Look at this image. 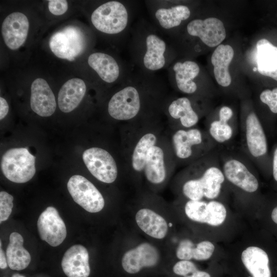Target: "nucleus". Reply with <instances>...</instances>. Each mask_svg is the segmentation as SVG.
Listing matches in <instances>:
<instances>
[{
  "label": "nucleus",
  "mask_w": 277,
  "mask_h": 277,
  "mask_svg": "<svg viewBox=\"0 0 277 277\" xmlns=\"http://www.w3.org/2000/svg\"><path fill=\"white\" fill-rule=\"evenodd\" d=\"M30 106L37 114L43 117L52 115L56 109L54 95L46 80L37 78L31 86Z\"/></svg>",
  "instance_id": "27"
},
{
  "label": "nucleus",
  "mask_w": 277,
  "mask_h": 277,
  "mask_svg": "<svg viewBox=\"0 0 277 277\" xmlns=\"http://www.w3.org/2000/svg\"><path fill=\"white\" fill-rule=\"evenodd\" d=\"M257 71L261 75L271 77L277 81V68L271 71H263L258 69Z\"/></svg>",
  "instance_id": "39"
},
{
  "label": "nucleus",
  "mask_w": 277,
  "mask_h": 277,
  "mask_svg": "<svg viewBox=\"0 0 277 277\" xmlns=\"http://www.w3.org/2000/svg\"><path fill=\"white\" fill-rule=\"evenodd\" d=\"M88 64L101 80L108 84H119L133 69L129 64L119 62L113 56L103 52L91 54Z\"/></svg>",
  "instance_id": "20"
},
{
  "label": "nucleus",
  "mask_w": 277,
  "mask_h": 277,
  "mask_svg": "<svg viewBox=\"0 0 277 277\" xmlns=\"http://www.w3.org/2000/svg\"><path fill=\"white\" fill-rule=\"evenodd\" d=\"M153 24L162 34L169 37L175 34L192 14L189 5L172 1H147Z\"/></svg>",
  "instance_id": "14"
},
{
  "label": "nucleus",
  "mask_w": 277,
  "mask_h": 277,
  "mask_svg": "<svg viewBox=\"0 0 277 277\" xmlns=\"http://www.w3.org/2000/svg\"><path fill=\"white\" fill-rule=\"evenodd\" d=\"M168 136L177 166L185 167L219 147L205 129L197 126L170 130Z\"/></svg>",
  "instance_id": "10"
},
{
  "label": "nucleus",
  "mask_w": 277,
  "mask_h": 277,
  "mask_svg": "<svg viewBox=\"0 0 277 277\" xmlns=\"http://www.w3.org/2000/svg\"><path fill=\"white\" fill-rule=\"evenodd\" d=\"M129 2L111 1L98 6L92 13L91 21L100 32L108 35L130 34L132 9Z\"/></svg>",
  "instance_id": "12"
},
{
  "label": "nucleus",
  "mask_w": 277,
  "mask_h": 277,
  "mask_svg": "<svg viewBox=\"0 0 277 277\" xmlns=\"http://www.w3.org/2000/svg\"><path fill=\"white\" fill-rule=\"evenodd\" d=\"M256 48V69L271 71L277 68V47L265 38L258 41Z\"/></svg>",
  "instance_id": "34"
},
{
  "label": "nucleus",
  "mask_w": 277,
  "mask_h": 277,
  "mask_svg": "<svg viewBox=\"0 0 277 277\" xmlns=\"http://www.w3.org/2000/svg\"><path fill=\"white\" fill-rule=\"evenodd\" d=\"M9 111V105L6 100L2 97H0V119L2 120L7 114Z\"/></svg>",
  "instance_id": "38"
},
{
  "label": "nucleus",
  "mask_w": 277,
  "mask_h": 277,
  "mask_svg": "<svg viewBox=\"0 0 277 277\" xmlns=\"http://www.w3.org/2000/svg\"><path fill=\"white\" fill-rule=\"evenodd\" d=\"M37 228L41 239L52 247L60 245L66 237L64 221L56 209L52 206L48 207L40 214Z\"/></svg>",
  "instance_id": "23"
},
{
  "label": "nucleus",
  "mask_w": 277,
  "mask_h": 277,
  "mask_svg": "<svg viewBox=\"0 0 277 277\" xmlns=\"http://www.w3.org/2000/svg\"><path fill=\"white\" fill-rule=\"evenodd\" d=\"M24 239L18 233L13 232L9 236L6 255L8 265L12 270L25 269L31 261L29 252L23 246Z\"/></svg>",
  "instance_id": "32"
},
{
  "label": "nucleus",
  "mask_w": 277,
  "mask_h": 277,
  "mask_svg": "<svg viewBox=\"0 0 277 277\" xmlns=\"http://www.w3.org/2000/svg\"><path fill=\"white\" fill-rule=\"evenodd\" d=\"M86 86L83 80L73 78L66 82L58 94V105L63 112L68 113L75 109L84 98Z\"/></svg>",
  "instance_id": "30"
},
{
  "label": "nucleus",
  "mask_w": 277,
  "mask_h": 277,
  "mask_svg": "<svg viewBox=\"0 0 277 277\" xmlns=\"http://www.w3.org/2000/svg\"><path fill=\"white\" fill-rule=\"evenodd\" d=\"M109 100L107 111L125 125L163 116L168 87L158 75L134 68Z\"/></svg>",
  "instance_id": "1"
},
{
  "label": "nucleus",
  "mask_w": 277,
  "mask_h": 277,
  "mask_svg": "<svg viewBox=\"0 0 277 277\" xmlns=\"http://www.w3.org/2000/svg\"><path fill=\"white\" fill-rule=\"evenodd\" d=\"M208 98L169 95L164 102L163 113L170 130L197 126L200 121L212 110Z\"/></svg>",
  "instance_id": "11"
},
{
  "label": "nucleus",
  "mask_w": 277,
  "mask_h": 277,
  "mask_svg": "<svg viewBox=\"0 0 277 277\" xmlns=\"http://www.w3.org/2000/svg\"><path fill=\"white\" fill-rule=\"evenodd\" d=\"M67 188L74 202L87 211L96 213L104 208L105 200L102 194L83 176H72L67 183Z\"/></svg>",
  "instance_id": "22"
},
{
  "label": "nucleus",
  "mask_w": 277,
  "mask_h": 277,
  "mask_svg": "<svg viewBox=\"0 0 277 277\" xmlns=\"http://www.w3.org/2000/svg\"><path fill=\"white\" fill-rule=\"evenodd\" d=\"M275 131H277V126H276V130H275Z\"/></svg>",
  "instance_id": "42"
},
{
  "label": "nucleus",
  "mask_w": 277,
  "mask_h": 277,
  "mask_svg": "<svg viewBox=\"0 0 277 277\" xmlns=\"http://www.w3.org/2000/svg\"><path fill=\"white\" fill-rule=\"evenodd\" d=\"M86 45L84 33L78 27L67 26L51 37L49 47L58 58L70 61L81 54Z\"/></svg>",
  "instance_id": "19"
},
{
  "label": "nucleus",
  "mask_w": 277,
  "mask_h": 277,
  "mask_svg": "<svg viewBox=\"0 0 277 277\" xmlns=\"http://www.w3.org/2000/svg\"><path fill=\"white\" fill-rule=\"evenodd\" d=\"M159 258V251L154 246L148 243H143L124 254L122 265L125 271L134 274L144 267L156 265Z\"/></svg>",
  "instance_id": "24"
},
{
  "label": "nucleus",
  "mask_w": 277,
  "mask_h": 277,
  "mask_svg": "<svg viewBox=\"0 0 277 277\" xmlns=\"http://www.w3.org/2000/svg\"><path fill=\"white\" fill-rule=\"evenodd\" d=\"M234 54V50L230 45L220 44L215 48L211 56L214 78L219 85L223 88H228L232 83L229 65Z\"/></svg>",
  "instance_id": "29"
},
{
  "label": "nucleus",
  "mask_w": 277,
  "mask_h": 277,
  "mask_svg": "<svg viewBox=\"0 0 277 277\" xmlns=\"http://www.w3.org/2000/svg\"><path fill=\"white\" fill-rule=\"evenodd\" d=\"M179 260L195 261L207 264L222 263L225 257L223 244L198 236H183L175 248Z\"/></svg>",
  "instance_id": "15"
},
{
  "label": "nucleus",
  "mask_w": 277,
  "mask_h": 277,
  "mask_svg": "<svg viewBox=\"0 0 277 277\" xmlns=\"http://www.w3.org/2000/svg\"><path fill=\"white\" fill-rule=\"evenodd\" d=\"M35 157L27 148H13L3 154L1 169L5 176L16 183L30 180L35 173Z\"/></svg>",
  "instance_id": "18"
},
{
  "label": "nucleus",
  "mask_w": 277,
  "mask_h": 277,
  "mask_svg": "<svg viewBox=\"0 0 277 277\" xmlns=\"http://www.w3.org/2000/svg\"><path fill=\"white\" fill-rule=\"evenodd\" d=\"M257 223L277 240V195H266Z\"/></svg>",
  "instance_id": "33"
},
{
  "label": "nucleus",
  "mask_w": 277,
  "mask_h": 277,
  "mask_svg": "<svg viewBox=\"0 0 277 277\" xmlns=\"http://www.w3.org/2000/svg\"><path fill=\"white\" fill-rule=\"evenodd\" d=\"M254 108L267 136H272L276 128L277 87L262 90L259 94Z\"/></svg>",
  "instance_id": "26"
},
{
  "label": "nucleus",
  "mask_w": 277,
  "mask_h": 277,
  "mask_svg": "<svg viewBox=\"0 0 277 277\" xmlns=\"http://www.w3.org/2000/svg\"><path fill=\"white\" fill-rule=\"evenodd\" d=\"M176 180L182 199L217 200L230 204V192L221 167L219 147L185 166Z\"/></svg>",
  "instance_id": "5"
},
{
  "label": "nucleus",
  "mask_w": 277,
  "mask_h": 277,
  "mask_svg": "<svg viewBox=\"0 0 277 277\" xmlns=\"http://www.w3.org/2000/svg\"><path fill=\"white\" fill-rule=\"evenodd\" d=\"M240 150L254 165L267 180L271 174V157L268 136L253 106L247 100L242 103L240 121Z\"/></svg>",
  "instance_id": "7"
},
{
  "label": "nucleus",
  "mask_w": 277,
  "mask_h": 277,
  "mask_svg": "<svg viewBox=\"0 0 277 277\" xmlns=\"http://www.w3.org/2000/svg\"><path fill=\"white\" fill-rule=\"evenodd\" d=\"M271 157V174L270 177L271 186L277 195V144H275L272 149Z\"/></svg>",
  "instance_id": "36"
},
{
  "label": "nucleus",
  "mask_w": 277,
  "mask_h": 277,
  "mask_svg": "<svg viewBox=\"0 0 277 277\" xmlns=\"http://www.w3.org/2000/svg\"><path fill=\"white\" fill-rule=\"evenodd\" d=\"M62 267L68 277H88L90 273L89 253L82 245L71 246L65 252Z\"/></svg>",
  "instance_id": "28"
},
{
  "label": "nucleus",
  "mask_w": 277,
  "mask_h": 277,
  "mask_svg": "<svg viewBox=\"0 0 277 277\" xmlns=\"http://www.w3.org/2000/svg\"><path fill=\"white\" fill-rule=\"evenodd\" d=\"M226 36L224 24L218 18L194 17L170 37L169 41L177 56L189 58L200 52L201 44L211 48L217 47Z\"/></svg>",
  "instance_id": "8"
},
{
  "label": "nucleus",
  "mask_w": 277,
  "mask_h": 277,
  "mask_svg": "<svg viewBox=\"0 0 277 277\" xmlns=\"http://www.w3.org/2000/svg\"><path fill=\"white\" fill-rule=\"evenodd\" d=\"M222 264L230 277H277V240L258 224L247 225L223 244Z\"/></svg>",
  "instance_id": "2"
},
{
  "label": "nucleus",
  "mask_w": 277,
  "mask_h": 277,
  "mask_svg": "<svg viewBox=\"0 0 277 277\" xmlns=\"http://www.w3.org/2000/svg\"><path fill=\"white\" fill-rule=\"evenodd\" d=\"M48 2L49 10L54 15H62L68 10V7L67 1L50 0Z\"/></svg>",
  "instance_id": "37"
},
{
  "label": "nucleus",
  "mask_w": 277,
  "mask_h": 277,
  "mask_svg": "<svg viewBox=\"0 0 277 277\" xmlns=\"http://www.w3.org/2000/svg\"><path fill=\"white\" fill-rule=\"evenodd\" d=\"M205 129L219 147H231L240 127L237 114L229 105L212 109L205 117Z\"/></svg>",
  "instance_id": "16"
},
{
  "label": "nucleus",
  "mask_w": 277,
  "mask_h": 277,
  "mask_svg": "<svg viewBox=\"0 0 277 277\" xmlns=\"http://www.w3.org/2000/svg\"><path fill=\"white\" fill-rule=\"evenodd\" d=\"M163 117L125 125L124 158L127 169L142 174L148 154L163 132Z\"/></svg>",
  "instance_id": "9"
},
{
  "label": "nucleus",
  "mask_w": 277,
  "mask_h": 277,
  "mask_svg": "<svg viewBox=\"0 0 277 277\" xmlns=\"http://www.w3.org/2000/svg\"><path fill=\"white\" fill-rule=\"evenodd\" d=\"M176 166L169 137L164 134L149 151L142 174L150 184L159 185Z\"/></svg>",
  "instance_id": "17"
},
{
  "label": "nucleus",
  "mask_w": 277,
  "mask_h": 277,
  "mask_svg": "<svg viewBox=\"0 0 277 277\" xmlns=\"http://www.w3.org/2000/svg\"><path fill=\"white\" fill-rule=\"evenodd\" d=\"M221 167L232 208L250 225L257 223L266 200L258 169L239 149L219 147Z\"/></svg>",
  "instance_id": "3"
},
{
  "label": "nucleus",
  "mask_w": 277,
  "mask_h": 277,
  "mask_svg": "<svg viewBox=\"0 0 277 277\" xmlns=\"http://www.w3.org/2000/svg\"><path fill=\"white\" fill-rule=\"evenodd\" d=\"M13 197L6 191L0 192V222L6 221L12 212Z\"/></svg>",
  "instance_id": "35"
},
{
  "label": "nucleus",
  "mask_w": 277,
  "mask_h": 277,
  "mask_svg": "<svg viewBox=\"0 0 277 277\" xmlns=\"http://www.w3.org/2000/svg\"><path fill=\"white\" fill-rule=\"evenodd\" d=\"M83 160L89 171L98 181L110 184L116 180L117 164L107 150L97 147L89 148L83 152Z\"/></svg>",
  "instance_id": "21"
},
{
  "label": "nucleus",
  "mask_w": 277,
  "mask_h": 277,
  "mask_svg": "<svg viewBox=\"0 0 277 277\" xmlns=\"http://www.w3.org/2000/svg\"><path fill=\"white\" fill-rule=\"evenodd\" d=\"M169 83L178 92L188 96L208 98L212 91L199 81L200 65L188 58H176L167 69Z\"/></svg>",
  "instance_id": "13"
},
{
  "label": "nucleus",
  "mask_w": 277,
  "mask_h": 277,
  "mask_svg": "<svg viewBox=\"0 0 277 277\" xmlns=\"http://www.w3.org/2000/svg\"><path fill=\"white\" fill-rule=\"evenodd\" d=\"M12 277H25V276L18 273H15L12 276Z\"/></svg>",
  "instance_id": "41"
},
{
  "label": "nucleus",
  "mask_w": 277,
  "mask_h": 277,
  "mask_svg": "<svg viewBox=\"0 0 277 277\" xmlns=\"http://www.w3.org/2000/svg\"><path fill=\"white\" fill-rule=\"evenodd\" d=\"M135 221L139 228L152 238L162 239L167 233L168 225L166 220L151 209H140L135 215Z\"/></svg>",
  "instance_id": "31"
},
{
  "label": "nucleus",
  "mask_w": 277,
  "mask_h": 277,
  "mask_svg": "<svg viewBox=\"0 0 277 277\" xmlns=\"http://www.w3.org/2000/svg\"><path fill=\"white\" fill-rule=\"evenodd\" d=\"M0 246V267L1 269H5L7 267L8 263L7 261L6 256L4 253V252L2 248V242L1 241Z\"/></svg>",
  "instance_id": "40"
},
{
  "label": "nucleus",
  "mask_w": 277,
  "mask_h": 277,
  "mask_svg": "<svg viewBox=\"0 0 277 277\" xmlns=\"http://www.w3.org/2000/svg\"><path fill=\"white\" fill-rule=\"evenodd\" d=\"M29 23L27 16L15 12L9 14L2 25V33L7 46L11 50L19 48L25 42Z\"/></svg>",
  "instance_id": "25"
},
{
  "label": "nucleus",
  "mask_w": 277,
  "mask_h": 277,
  "mask_svg": "<svg viewBox=\"0 0 277 277\" xmlns=\"http://www.w3.org/2000/svg\"><path fill=\"white\" fill-rule=\"evenodd\" d=\"M182 199L183 213L198 236L223 245L233 240L248 225L230 204Z\"/></svg>",
  "instance_id": "4"
},
{
  "label": "nucleus",
  "mask_w": 277,
  "mask_h": 277,
  "mask_svg": "<svg viewBox=\"0 0 277 277\" xmlns=\"http://www.w3.org/2000/svg\"><path fill=\"white\" fill-rule=\"evenodd\" d=\"M152 23L141 19L132 26L129 49L133 65L139 70L154 73L167 69L177 58L170 41Z\"/></svg>",
  "instance_id": "6"
}]
</instances>
